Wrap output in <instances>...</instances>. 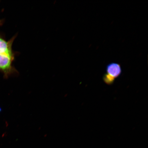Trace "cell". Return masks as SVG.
<instances>
[{"label": "cell", "mask_w": 148, "mask_h": 148, "mask_svg": "<svg viewBox=\"0 0 148 148\" xmlns=\"http://www.w3.org/2000/svg\"><path fill=\"white\" fill-rule=\"evenodd\" d=\"M16 55L0 54V72L3 73L5 78L18 73L13 65Z\"/></svg>", "instance_id": "obj_1"}, {"label": "cell", "mask_w": 148, "mask_h": 148, "mask_svg": "<svg viewBox=\"0 0 148 148\" xmlns=\"http://www.w3.org/2000/svg\"><path fill=\"white\" fill-rule=\"evenodd\" d=\"M16 35L14 36L8 41H7L2 35L0 34V54H16L13 50L12 45Z\"/></svg>", "instance_id": "obj_2"}, {"label": "cell", "mask_w": 148, "mask_h": 148, "mask_svg": "<svg viewBox=\"0 0 148 148\" xmlns=\"http://www.w3.org/2000/svg\"><path fill=\"white\" fill-rule=\"evenodd\" d=\"M106 71L107 75L112 78L115 79L121 75L122 69L119 64L112 62L107 65Z\"/></svg>", "instance_id": "obj_3"}, {"label": "cell", "mask_w": 148, "mask_h": 148, "mask_svg": "<svg viewBox=\"0 0 148 148\" xmlns=\"http://www.w3.org/2000/svg\"><path fill=\"white\" fill-rule=\"evenodd\" d=\"M103 79L104 82L108 85L112 84L115 80V79L112 78L106 73L104 74L103 75Z\"/></svg>", "instance_id": "obj_4"}, {"label": "cell", "mask_w": 148, "mask_h": 148, "mask_svg": "<svg viewBox=\"0 0 148 148\" xmlns=\"http://www.w3.org/2000/svg\"><path fill=\"white\" fill-rule=\"evenodd\" d=\"M3 20H0V25H3Z\"/></svg>", "instance_id": "obj_5"}, {"label": "cell", "mask_w": 148, "mask_h": 148, "mask_svg": "<svg viewBox=\"0 0 148 148\" xmlns=\"http://www.w3.org/2000/svg\"><path fill=\"white\" fill-rule=\"evenodd\" d=\"M1 108H0V112H1Z\"/></svg>", "instance_id": "obj_6"}]
</instances>
